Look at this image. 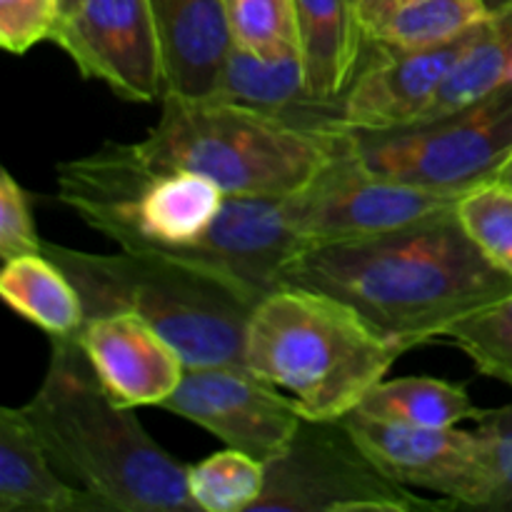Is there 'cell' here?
<instances>
[{
  "label": "cell",
  "mask_w": 512,
  "mask_h": 512,
  "mask_svg": "<svg viewBox=\"0 0 512 512\" xmlns=\"http://www.w3.org/2000/svg\"><path fill=\"white\" fill-rule=\"evenodd\" d=\"M395 483L358 445L343 418L300 420L295 438L265 463V490L253 512H418L453 510Z\"/></svg>",
  "instance_id": "cell-8"
},
{
  "label": "cell",
  "mask_w": 512,
  "mask_h": 512,
  "mask_svg": "<svg viewBox=\"0 0 512 512\" xmlns=\"http://www.w3.org/2000/svg\"><path fill=\"white\" fill-rule=\"evenodd\" d=\"M355 410L423 428H455L465 420L480 423L488 413L470 400L468 385L418 375L380 380Z\"/></svg>",
  "instance_id": "cell-22"
},
{
  "label": "cell",
  "mask_w": 512,
  "mask_h": 512,
  "mask_svg": "<svg viewBox=\"0 0 512 512\" xmlns=\"http://www.w3.org/2000/svg\"><path fill=\"white\" fill-rule=\"evenodd\" d=\"M345 425L388 478L450 500L455 508L485 510L490 498L488 448L478 430L423 428L353 410Z\"/></svg>",
  "instance_id": "cell-10"
},
{
  "label": "cell",
  "mask_w": 512,
  "mask_h": 512,
  "mask_svg": "<svg viewBox=\"0 0 512 512\" xmlns=\"http://www.w3.org/2000/svg\"><path fill=\"white\" fill-rule=\"evenodd\" d=\"M165 95L208 98L233 48L225 0H150Z\"/></svg>",
  "instance_id": "cell-16"
},
{
  "label": "cell",
  "mask_w": 512,
  "mask_h": 512,
  "mask_svg": "<svg viewBox=\"0 0 512 512\" xmlns=\"http://www.w3.org/2000/svg\"><path fill=\"white\" fill-rule=\"evenodd\" d=\"M50 40L83 78L108 85L118 98L163 100V55L150 0H83Z\"/></svg>",
  "instance_id": "cell-12"
},
{
  "label": "cell",
  "mask_w": 512,
  "mask_h": 512,
  "mask_svg": "<svg viewBox=\"0 0 512 512\" xmlns=\"http://www.w3.org/2000/svg\"><path fill=\"white\" fill-rule=\"evenodd\" d=\"M43 253L73 280L85 320L128 310L163 333L188 368L245 365V333L258 303L230 280L158 253L98 255L48 240Z\"/></svg>",
  "instance_id": "cell-4"
},
{
  "label": "cell",
  "mask_w": 512,
  "mask_h": 512,
  "mask_svg": "<svg viewBox=\"0 0 512 512\" xmlns=\"http://www.w3.org/2000/svg\"><path fill=\"white\" fill-rule=\"evenodd\" d=\"M188 490L195 510L253 512L265 490V463L243 450L225 448L188 465Z\"/></svg>",
  "instance_id": "cell-23"
},
{
  "label": "cell",
  "mask_w": 512,
  "mask_h": 512,
  "mask_svg": "<svg viewBox=\"0 0 512 512\" xmlns=\"http://www.w3.org/2000/svg\"><path fill=\"white\" fill-rule=\"evenodd\" d=\"M233 45L258 55L300 50L295 0H225Z\"/></svg>",
  "instance_id": "cell-25"
},
{
  "label": "cell",
  "mask_w": 512,
  "mask_h": 512,
  "mask_svg": "<svg viewBox=\"0 0 512 512\" xmlns=\"http://www.w3.org/2000/svg\"><path fill=\"white\" fill-rule=\"evenodd\" d=\"M0 512H100L58 473L20 408L0 410Z\"/></svg>",
  "instance_id": "cell-17"
},
{
  "label": "cell",
  "mask_w": 512,
  "mask_h": 512,
  "mask_svg": "<svg viewBox=\"0 0 512 512\" xmlns=\"http://www.w3.org/2000/svg\"><path fill=\"white\" fill-rule=\"evenodd\" d=\"M58 200L120 250L180 258L215 223L225 193L205 175L158 163L140 143H105L58 165Z\"/></svg>",
  "instance_id": "cell-6"
},
{
  "label": "cell",
  "mask_w": 512,
  "mask_h": 512,
  "mask_svg": "<svg viewBox=\"0 0 512 512\" xmlns=\"http://www.w3.org/2000/svg\"><path fill=\"white\" fill-rule=\"evenodd\" d=\"M305 248V240L285 218L283 198L225 195L215 223L180 260L230 280L253 303H260L283 288L285 265Z\"/></svg>",
  "instance_id": "cell-14"
},
{
  "label": "cell",
  "mask_w": 512,
  "mask_h": 512,
  "mask_svg": "<svg viewBox=\"0 0 512 512\" xmlns=\"http://www.w3.org/2000/svg\"><path fill=\"white\" fill-rule=\"evenodd\" d=\"M58 23L60 0H0V45L10 55H25L50 40Z\"/></svg>",
  "instance_id": "cell-27"
},
{
  "label": "cell",
  "mask_w": 512,
  "mask_h": 512,
  "mask_svg": "<svg viewBox=\"0 0 512 512\" xmlns=\"http://www.w3.org/2000/svg\"><path fill=\"white\" fill-rule=\"evenodd\" d=\"M443 338L458 345L480 375L512 388V293L460 318Z\"/></svg>",
  "instance_id": "cell-24"
},
{
  "label": "cell",
  "mask_w": 512,
  "mask_h": 512,
  "mask_svg": "<svg viewBox=\"0 0 512 512\" xmlns=\"http://www.w3.org/2000/svg\"><path fill=\"white\" fill-rule=\"evenodd\" d=\"M43 253V238L35 228L30 195L20 188L10 170H0V258Z\"/></svg>",
  "instance_id": "cell-28"
},
{
  "label": "cell",
  "mask_w": 512,
  "mask_h": 512,
  "mask_svg": "<svg viewBox=\"0 0 512 512\" xmlns=\"http://www.w3.org/2000/svg\"><path fill=\"white\" fill-rule=\"evenodd\" d=\"M505 83H512V0H498L493 18L475 28L425 118L463 108Z\"/></svg>",
  "instance_id": "cell-21"
},
{
  "label": "cell",
  "mask_w": 512,
  "mask_h": 512,
  "mask_svg": "<svg viewBox=\"0 0 512 512\" xmlns=\"http://www.w3.org/2000/svg\"><path fill=\"white\" fill-rule=\"evenodd\" d=\"M20 410L58 473L100 512H198L188 465L105 393L78 338H50L43 383Z\"/></svg>",
  "instance_id": "cell-2"
},
{
  "label": "cell",
  "mask_w": 512,
  "mask_h": 512,
  "mask_svg": "<svg viewBox=\"0 0 512 512\" xmlns=\"http://www.w3.org/2000/svg\"><path fill=\"white\" fill-rule=\"evenodd\" d=\"M495 183H500V185H505V188H510L512 190V155L508 160H505L503 165H500V170L498 173H495Z\"/></svg>",
  "instance_id": "cell-30"
},
{
  "label": "cell",
  "mask_w": 512,
  "mask_h": 512,
  "mask_svg": "<svg viewBox=\"0 0 512 512\" xmlns=\"http://www.w3.org/2000/svg\"><path fill=\"white\" fill-rule=\"evenodd\" d=\"M80 3H83V0H60V20H63L65 15L73 13Z\"/></svg>",
  "instance_id": "cell-31"
},
{
  "label": "cell",
  "mask_w": 512,
  "mask_h": 512,
  "mask_svg": "<svg viewBox=\"0 0 512 512\" xmlns=\"http://www.w3.org/2000/svg\"><path fill=\"white\" fill-rule=\"evenodd\" d=\"M405 350L333 295L283 285L250 313L245 368L290 393L305 418L353 413Z\"/></svg>",
  "instance_id": "cell-3"
},
{
  "label": "cell",
  "mask_w": 512,
  "mask_h": 512,
  "mask_svg": "<svg viewBox=\"0 0 512 512\" xmlns=\"http://www.w3.org/2000/svg\"><path fill=\"white\" fill-rule=\"evenodd\" d=\"M280 283L343 300L405 353L512 293V278L465 233L455 205L368 238L310 245Z\"/></svg>",
  "instance_id": "cell-1"
},
{
  "label": "cell",
  "mask_w": 512,
  "mask_h": 512,
  "mask_svg": "<svg viewBox=\"0 0 512 512\" xmlns=\"http://www.w3.org/2000/svg\"><path fill=\"white\" fill-rule=\"evenodd\" d=\"M308 88L320 100H338L358 73L365 50L353 0H295Z\"/></svg>",
  "instance_id": "cell-19"
},
{
  "label": "cell",
  "mask_w": 512,
  "mask_h": 512,
  "mask_svg": "<svg viewBox=\"0 0 512 512\" xmlns=\"http://www.w3.org/2000/svg\"><path fill=\"white\" fill-rule=\"evenodd\" d=\"M355 158L380 178L460 195L512 155V83L458 110L385 130H348Z\"/></svg>",
  "instance_id": "cell-7"
},
{
  "label": "cell",
  "mask_w": 512,
  "mask_h": 512,
  "mask_svg": "<svg viewBox=\"0 0 512 512\" xmlns=\"http://www.w3.org/2000/svg\"><path fill=\"white\" fill-rule=\"evenodd\" d=\"M473 33L475 28L430 48H395L365 40L358 73L338 98L343 130H385L423 120Z\"/></svg>",
  "instance_id": "cell-13"
},
{
  "label": "cell",
  "mask_w": 512,
  "mask_h": 512,
  "mask_svg": "<svg viewBox=\"0 0 512 512\" xmlns=\"http://www.w3.org/2000/svg\"><path fill=\"white\" fill-rule=\"evenodd\" d=\"M75 338L105 393L128 408H160L188 370L178 348L128 310L88 318Z\"/></svg>",
  "instance_id": "cell-15"
},
{
  "label": "cell",
  "mask_w": 512,
  "mask_h": 512,
  "mask_svg": "<svg viewBox=\"0 0 512 512\" xmlns=\"http://www.w3.org/2000/svg\"><path fill=\"white\" fill-rule=\"evenodd\" d=\"M343 140L345 133H315L210 95L168 93L140 145L158 163L205 175L225 195L288 198L320 173Z\"/></svg>",
  "instance_id": "cell-5"
},
{
  "label": "cell",
  "mask_w": 512,
  "mask_h": 512,
  "mask_svg": "<svg viewBox=\"0 0 512 512\" xmlns=\"http://www.w3.org/2000/svg\"><path fill=\"white\" fill-rule=\"evenodd\" d=\"M455 215L473 243L512 278V190L488 180L460 193Z\"/></svg>",
  "instance_id": "cell-26"
},
{
  "label": "cell",
  "mask_w": 512,
  "mask_h": 512,
  "mask_svg": "<svg viewBox=\"0 0 512 512\" xmlns=\"http://www.w3.org/2000/svg\"><path fill=\"white\" fill-rule=\"evenodd\" d=\"M458 198L460 195L435 193L370 173L355 158L345 130L343 148L305 188L283 198V210L290 228L310 248L403 228L453 208Z\"/></svg>",
  "instance_id": "cell-9"
},
{
  "label": "cell",
  "mask_w": 512,
  "mask_h": 512,
  "mask_svg": "<svg viewBox=\"0 0 512 512\" xmlns=\"http://www.w3.org/2000/svg\"><path fill=\"white\" fill-rule=\"evenodd\" d=\"M353 5L370 43L430 48L493 18L498 0H353Z\"/></svg>",
  "instance_id": "cell-18"
},
{
  "label": "cell",
  "mask_w": 512,
  "mask_h": 512,
  "mask_svg": "<svg viewBox=\"0 0 512 512\" xmlns=\"http://www.w3.org/2000/svg\"><path fill=\"white\" fill-rule=\"evenodd\" d=\"M273 383L245 365L188 368L178 390L160 408L253 458H278L305 418L295 398L278 393Z\"/></svg>",
  "instance_id": "cell-11"
},
{
  "label": "cell",
  "mask_w": 512,
  "mask_h": 512,
  "mask_svg": "<svg viewBox=\"0 0 512 512\" xmlns=\"http://www.w3.org/2000/svg\"><path fill=\"white\" fill-rule=\"evenodd\" d=\"M475 430L488 448L490 498L485 510H512V403L488 410Z\"/></svg>",
  "instance_id": "cell-29"
},
{
  "label": "cell",
  "mask_w": 512,
  "mask_h": 512,
  "mask_svg": "<svg viewBox=\"0 0 512 512\" xmlns=\"http://www.w3.org/2000/svg\"><path fill=\"white\" fill-rule=\"evenodd\" d=\"M0 295L10 310L48 338H75L85 323V305L78 288L45 253L5 260Z\"/></svg>",
  "instance_id": "cell-20"
}]
</instances>
